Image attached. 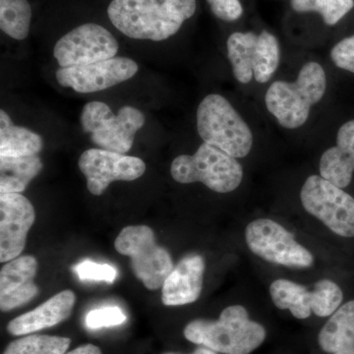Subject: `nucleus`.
I'll return each mask as SVG.
<instances>
[{
    "label": "nucleus",
    "instance_id": "nucleus-1",
    "mask_svg": "<svg viewBox=\"0 0 354 354\" xmlns=\"http://www.w3.org/2000/svg\"><path fill=\"white\" fill-rule=\"evenodd\" d=\"M196 0H113L109 20L125 36L165 41L196 12Z\"/></svg>",
    "mask_w": 354,
    "mask_h": 354
},
{
    "label": "nucleus",
    "instance_id": "nucleus-2",
    "mask_svg": "<svg viewBox=\"0 0 354 354\" xmlns=\"http://www.w3.org/2000/svg\"><path fill=\"white\" fill-rule=\"evenodd\" d=\"M184 335L193 344L216 353L249 354L264 342L266 330L249 318L243 306L234 305L223 310L218 320L192 321L184 329Z\"/></svg>",
    "mask_w": 354,
    "mask_h": 354
},
{
    "label": "nucleus",
    "instance_id": "nucleus-3",
    "mask_svg": "<svg viewBox=\"0 0 354 354\" xmlns=\"http://www.w3.org/2000/svg\"><path fill=\"white\" fill-rule=\"evenodd\" d=\"M327 78L323 67L308 62L300 69L295 82L276 81L265 95L268 111L286 129L301 127L308 120L310 109L323 99Z\"/></svg>",
    "mask_w": 354,
    "mask_h": 354
},
{
    "label": "nucleus",
    "instance_id": "nucleus-4",
    "mask_svg": "<svg viewBox=\"0 0 354 354\" xmlns=\"http://www.w3.org/2000/svg\"><path fill=\"white\" fill-rule=\"evenodd\" d=\"M197 129L205 143L235 158H245L252 149L250 128L223 95L211 94L200 102Z\"/></svg>",
    "mask_w": 354,
    "mask_h": 354
},
{
    "label": "nucleus",
    "instance_id": "nucleus-5",
    "mask_svg": "<svg viewBox=\"0 0 354 354\" xmlns=\"http://www.w3.org/2000/svg\"><path fill=\"white\" fill-rule=\"evenodd\" d=\"M171 174L177 183H201L218 193L232 192L243 178V169L236 158L205 142L194 155L174 158Z\"/></svg>",
    "mask_w": 354,
    "mask_h": 354
},
{
    "label": "nucleus",
    "instance_id": "nucleus-6",
    "mask_svg": "<svg viewBox=\"0 0 354 354\" xmlns=\"http://www.w3.org/2000/svg\"><path fill=\"white\" fill-rule=\"evenodd\" d=\"M145 115L138 109L123 106L114 115L102 102L85 104L80 121L84 131L91 135V141L102 150L127 153L132 148L135 135L145 124Z\"/></svg>",
    "mask_w": 354,
    "mask_h": 354
},
{
    "label": "nucleus",
    "instance_id": "nucleus-7",
    "mask_svg": "<svg viewBox=\"0 0 354 354\" xmlns=\"http://www.w3.org/2000/svg\"><path fill=\"white\" fill-rule=\"evenodd\" d=\"M116 251L131 260L132 271L148 290L164 286L174 270L171 254L158 245L152 228L147 225H130L116 237Z\"/></svg>",
    "mask_w": 354,
    "mask_h": 354
},
{
    "label": "nucleus",
    "instance_id": "nucleus-8",
    "mask_svg": "<svg viewBox=\"0 0 354 354\" xmlns=\"http://www.w3.org/2000/svg\"><path fill=\"white\" fill-rule=\"evenodd\" d=\"M302 206L335 234L354 237V198L322 176L306 179L300 192Z\"/></svg>",
    "mask_w": 354,
    "mask_h": 354
},
{
    "label": "nucleus",
    "instance_id": "nucleus-9",
    "mask_svg": "<svg viewBox=\"0 0 354 354\" xmlns=\"http://www.w3.org/2000/svg\"><path fill=\"white\" fill-rule=\"evenodd\" d=\"M245 239L249 249L268 262L292 268H308L313 264L312 254L277 221H253L246 227Z\"/></svg>",
    "mask_w": 354,
    "mask_h": 354
},
{
    "label": "nucleus",
    "instance_id": "nucleus-10",
    "mask_svg": "<svg viewBox=\"0 0 354 354\" xmlns=\"http://www.w3.org/2000/svg\"><path fill=\"white\" fill-rule=\"evenodd\" d=\"M270 295L278 308L290 310L297 319L308 318L311 312L319 317L333 315L344 299L341 288L330 279L318 281L312 291L288 279H277Z\"/></svg>",
    "mask_w": 354,
    "mask_h": 354
},
{
    "label": "nucleus",
    "instance_id": "nucleus-11",
    "mask_svg": "<svg viewBox=\"0 0 354 354\" xmlns=\"http://www.w3.org/2000/svg\"><path fill=\"white\" fill-rule=\"evenodd\" d=\"M118 41L106 28L87 23L72 30L58 39L53 57L62 68L104 62L115 57Z\"/></svg>",
    "mask_w": 354,
    "mask_h": 354
},
{
    "label": "nucleus",
    "instance_id": "nucleus-12",
    "mask_svg": "<svg viewBox=\"0 0 354 354\" xmlns=\"http://www.w3.org/2000/svg\"><path fill=\"white\" fill-rule=\"evenodd\" d=\"M78 165L87 178L88 190L95 196L102 195L113 181H133L146 171L141 158L102 149L85 151Z\"/></svg>",
    "mask_w": 354,
    "mask_h": 354
},
{
    "label": "nucleus",
    "instance_id": "nucleus-13",
    "mask_svg": "<svg viewBox=\"0 0 354 354\" xmlns=\"http://www.w3.org/2000/svg\"><path fill=\"white\" fill-rule=\"evenodd\" d=\"M138 69V64L130 58L113 57L80 66L60 67L57 71V80L62 87L88 94L125 82L131 79Z\"/></svg>",
    "mask_w": 354,
    "mask_h": 354
},
{
    "label": "nucleus",
    "instance_id": "nucleus-14",
    "mask_svg": "<svg viewBox=\"0 0 354 354\" xmlns=\"http://www.w3.org/2000/svg\"><path fill=\"white\" fill-rule=\"evenodd\" d=\"M36 220L34 206L21 193L0 196V262L20 257Z\"/></svg>",
    "mask_w": 354,
    "mask_h": 354
},
{
    "label": "nucleus",
    "instance_id": "nucleus-15",
    "mask_svg": "<svg viewBox=\"0 0 354 354\" xmlns=\"http://www.w3.org/2000/svg\"><path fill=\"white\" fill-rule=\"evenodd\" d=\"M38 262L32 256L9 261L0 272V309L11 311L31 301L39 292L35 283Z\"/></svg>",
    "mask_w": 354,
    "mask_h": 354
},
{
    "label": "nucleus",
    "instance_id": "nucleus-16",
    "mask_svg": "<svg viewBox=\"0 0 354 354\" xmlns=\"http://www.w3.org/2000/svg\"><path fill=\"white\" fill-rule=\"evenodd\" d=\"M205 261L202 256L189 255L174 268L162 286V304L181 306L193 304L200 297L203 288Z\"/></svg>",
    "mask_w": 354,
    "mask_h": 354
},
{
    "label": "nucleus",
    "instance_id": "nucleus-17",
    "mask_svg": "<svg viewBox=\"0 0 354 354\" xmlns=\"http://www.w3.org/2000/svg\"><path fill=\"white\" fill-rule=\"evenodd\" d=\"M75 302L73 291H62L36 309L13 319L7 325V332L12 335H30L58 325L71 316Z\"/></svg>",
    "mask_w": 354,
    "mask_h": 354
},
{
    "label": "nucleus",
    "instance_id": "nucleus-18",
    "mask_svg": "<svg viewBox=\"0 0 354 354\" xmlns=\"http://www.w3.org/2000/svg\"><path fill=\"white\" fill-rule=\"evenodd\" d=\"M319 169L326 180L339 188L348 187L354 171V120L339 128L337 146L323 153Z\"/></svg>",
    "mask_w": 354,
    "mask_h": 354
},
{
    "label": "nucleus",
    "instance_id": "nucleus-19",
    "mask_svg": "<svg viewBox=\"0 0 354 354\" xmlns=\"http://www.w3.org/2000/svg\"><path fill=\"white\" fill-rule=\"evenodd\" d=\"M318 342L325 353L354 354V300L330 316L319 333Z\"/></svg>",
    "mask_w": 354,
    "mask_h": 354
},
{
    "label": "nucleus",
    "instance_id": "nucleus-20",
    "mask_svg": "<svg viewBox=\"0 0 354 354\" xmlns=\"http://www.w3.org/2000/svg\"><path fill=\"white\" fill-rule=\"evenodd\" d=\"M38 156L0 158V193H21L43 169Z\"/></svg>",
    "mask_w": 354,
    "mask_h": 354
},
{
    "label": "nucleus",
    "instance_id": "nucleus-21",
    "mask_svg": "<svg viewBox=\"0 0 354 354\" xmlns=\"http://www.w3.org/2000/svg\"><path fill=\"white\" fill-rule=\"evenodd\" d=\"M258 35L253 32H235L227 39V57L239 83L248 84L254 78V59Z\"/></svg>",
    "mask_w": 354,
    "mask_h": 354
},
{
    "label": "nucleus",
    "instance_id": "nucleus-22",
    "mask_svg": "<svg viewBox=\"0 0 354 354\" xmlns=\"http://www.w3.org/2000/svg\"><path fill=\"white\" fill-rule=\"evenodd\" d=\"M43 148V138L38 133L14 124L0 128V158L38 156Z\"/></svg>",
    "mask_w": 354,
    "mask_h": 354
},
{
    "label": "nucleus",
    "instance_id": "nucleus-23",
    "mask_svg": "<svg viewBox=\"0 0 354 354\" xmlns=\"http://www.w3.org/2000/svg\"><path fill=\"white\" fill-rule=\"evenodd\" d=\"M32 9L27 0H0V28L7 36L22 41L29 35Z\"/></svg>",
    "mask_w": 354,
    "mask_h": 354
},
{
    "label": "nucleus",
    "instance_id": "nucleus-24",
    "mask_svg": "<svg viewBox=\"0 0 354 354\" xmlns=\"http://www.w3.org/2000/svg\"><path fill=\"white\" fill-rule=\"evenodd\" d=\"M281 60V48L278 39L268 31L258 35L254 59V79L258 83L265 84L271 80L278 69Z\"/></svg>",
    "mask_w": 354,
    "mask_h": 354
},
{
    "label": "nucleus",
    "instance_id": "nucleus-25",
    "mask_svg": "<svg viewBox=\"0 0 354 354\" xmlns=\"http://www.w3.org/2000/svg\"><path fill=\"white\" fill-rule=\"evenodd\" d=\"M70 344L68 337L29 335L10 342L3 354H65Z\"/></svg>",
    "mask_w": 354,
    "mask_h": 354
},
{
    "label": "nucleus",
    "instance_id": "nucleus-26",
    "mask_svg": "<svg viewBox=\"0 0 354 354\" xmlns=\"http://www.w3.org/2000/svg\"><path fill=\"white\" fill-rule=\"evenodd\" d=\"M298 13L317 12L328 26L337 24L354 7V0H290Z\"/></svg>",
    "mask_w": 354,
    "mask_h": 354
},
{
    "label": "nucleus",
    "instance_id": "nucleus-27",
    "mask_svg": "<svg viewBox=\"0 0 354 354\" xmlns=\"http://www.w3.org/2000/svg\"><path fill=\"white\" fill-rule=\"evenodd\" d=\"M127 315L118 306H104L88 312L85 318L86 326L91 330L121 325L127 321Z\"/></svg>",
    "mask_w": 354,
    "mask_h": 354
},
{
    "label": "nucleus",
    "instance_id": "nucleus-28",
    "mask_svg": "<svg viewBox=\"0 0 354 354\" xmlns=\"http://www.w3.org/2000/svg\"><path fill=\"white\" fill-rule=\"evenodd\" d=\"M77 276L82 281H106L113 283L118 272L113 266L99 264L91 260L82 261L74 267Z\"/></svg>",
    "mask_w": 354,
    "mask_h": 354
},
{
    "label": "nucleus",
    "instance_id": "nucleus-29",
    "mask_svg": "<svg viewBox=\"0 0 354 354\" xmlns=\"http://www.w3.org/2000/svg\"><path fill=\"white\" fill-rule=\"evenodd\" d=\"M330 58L335 66L354 73V35L335 44L330 50Z\"/></svg>",
    "mask_w": 354,
    "mask_h": 354
},
{
    "label": "nucleus",
    "instance_id": "nucleus-30",
    "mask_svg": "<svg viewBox=\"0 0 354 354\" xmlns=\"http://www.w3.org/2000/svg\"><path fill=\"white\" fill-rule=\"evenodd\" d=\"M207 2L214 15L225 22L239 20L243 14V7L239 0H207Z\"/></svg>",
    "mask_w": 354,
    "mask_h": 354
},
{
    "label": "nucleus",
    "instance_id": "nucleus-31",
    "mask_svg": "<svg viewBox=\"0 0 354 354\" xmlns=\"http://www.w3.org/2000/svg\"><path fill=\"white\" fill-rule=\"evenodd\" d=\"M65 354H102L101 349L94 344H84Z\"/></svg>",
    "mask_w": 354,
    "mask_h": 354
},
{
    "label": "nucleus",
    "instance_id": "nucleus-32",
    "mask_svg": "<svg viewBox=\"0 0 354 354\" xmlns=\"http://www.w3.org/2000/svg\"><path fill=\"white\" fill-rule=\"evenodd\" d=\"M11 124H13V122L10 116L7 114L6 111L1 109V111H0V128L7 127Z\"/></svg>",
    "mask_w": 354,
    "mask_h": 354
},
{
    "label": "nucleus",
    "instance_id": "nucleus-33",
    "mask_svg": "<svg viewBox=\"0 0 354 354\" xmlns=\"http://www.w3.org/2000/svg\"><path fill=\"white\" fill-rule=\"evenodd\" d=\"M193 354H216V351L202 346V348H197Z\"/></svg>",
    "mask_w": 354,
    "mask_h": 354
},
{
    "label": "nucleus",
    "instance_id": "nucleus-34",
    "mask_svg": "<svg viewBox=\"0 0 354 354\" xmlns=\"http://www.w3.org/2000/svg\"><path fill=\"white\" fill-rule=\"evenodd\" d=\"M167 354H174V353H167Z\"/></svg>",
    "mask_w": 354,
    "mask_h": 354
}]
</instances>
